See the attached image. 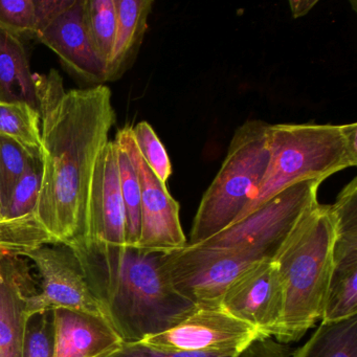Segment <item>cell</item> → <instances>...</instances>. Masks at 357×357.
Segmentation results:
<instances>
[{"label":"cell","instance_id":"ba28073f","mask_svg":"<svg viewBox=\"0 0 357 357\" xmlns=\"http://www.w3.org/2000/svg\"><path fill=\"white\" fill-rule=\"evenodd\" d=\"M264 337L256 328L227 310L220 303L196 304L183 321L148 336L142 344L173 352L237 355Z\"/></svg>","mask_w":357,"mask_h":357},{"label":"cell","instance_id":"6da1fadb","mask_svg":"<svg viewBox=\"0 0 357 357\" xmlns=\"http://www.w3.org/2000/svg\"><path fill=\"white\" fill-rule=\"evenodd\" d=\"M40 114L41 183L35 215L56 244L85 248L100 158L116 123L106 85L64 89L57 70L34 74Z\"/></svg>","mask_w":357,"mask_h":357},{"label":"cell","instance_id":"ac0fdd59","mask_svg":"<svg viewBox=\"0 0 357 357\" xmlns=\"http://www.w3.org/2000/svg\"><path fill=\"white\" fill-rule=\"evenodd\" d=\"M291 357H357V315L319 324L309 340L292 351Z\"/></svg>","mask_w":357,"mask_h":357},{"label":"cell","instance_id":"7c38bea8","mask_svg":"<svg viewBox=\"0 0 357 357\" xmlns=\"http://www.w3.org/2000/svg\"><path fill=\"white\" fill-rule=\"evenodd\" d=\"M84 9L85 0H66L60 11L39 26L35 39L52 50L66 70L96 86L108 82L107 70L91 45Z\"/></svg>","mask_w":357,"mask_h":357},{"label":"cell","instance_id":"7a4b0ae2","mask_svg":"<svg viewBox=\"0 0 357 357\" xmlns=\"http://www.w3.org/2000/svg\"><path fill=\"white\" fill-rule=\"evenodd\" d=\"M323 181H301L227 229L165 255L173 285L195 303H220L225 287L255 263L275 260L298 221L319 204Z\"/></svg>","mask_w":357,"mask_h":357},{"label":"cell","instance_id":"9c48e42d","mask_svg":"<svg viewBox=\"0 0 357 357\" xmlns=\"http://www.w3.org/2000/svg\"><path fill=\"white\" fill-rule=\"evenodd\" d=\"M114 141L128 154L141 187V229L135 248L168 255L185 248L188 240L181 227L178 202L142 158L132 127L120 129Z\"/></svg>","mask_w":357,"mask_h":357},{"label":"cell","instance_id":"4316f807","mask_svg":"<svg viewBox=\"0 0 357 357\" xmlns=\"http://www.w3.org/2000/svg\"><path fill=\"white\" fill-rule=\"evenodd\" d=\"M100 357H239L218 353L173 352L146 346L142 342H122L114 350Z\"/></svg>","mask_w":357,"mask_h":357},{"label":"cell","instance_id":"cb8c5ba5","mask_svg":"<svg viewBox=\"0 0 357 357\" xmlns=\"http://www.w3.org/2000/svg\"><path fill=\"white\" fill-rule=\"evenodd\" d=\"M0 28L22 39H35L37 33L35 0H0Z\"/></svg>","mask_w":357,"mask_h":357},{"label":"cell","instance_id":"7402d4cb","mask_svg":"<svg viewBox=\"0 0 357 357\" xmlns=\"http://www.w3.org/2000/svg\"><path fill=\"white\" fill-rule=\"evenodd\" d=\"M34 155L5 137H0V206L5 217L10 199L17 183L31 165Z\"/></svg>","mask_w":357,"mask_h":357},{"label":"cell","instance_id":"e0dca14e","mask_svg":"<svg viewBox=\"0 0 357 357\" xmlns=\"http://www.w3.org/2000/svg\"><path fill=\"white\" fill-rule=\"evenodd\" d=\"M0 102H24L39 110L35 76L22 39L1 28Z\"/></svg>","mask_w":357,"mask_h":357},{"label":"cell","instance_id":"d4e9b609","mask_svg":"<svg viewBox=\"0 0 357 357\" xmlns=\"http://www.w3.org/2000/svg\"><path fill=\"white\" fill-rule=\"evenodd\" d=\"M53 311L33 315L26 321L22 357H54Z\"/></svg>","mask_w":357,"mask_h":357},{"label":"cell","instance_id":"5bb4252c","mask_svg":"<svg viewBox=\"0 0 357 357\" xmlns=\"http://www.w3.org/2000/svg\"><path fill=\"white\" fill-rule=\"evenodd\" d=\"M30 286L20 257H0V357H22Z\"/></svg>","mask_w":357,"mask_h":357},{"label":"cell","instance_id":"f1b7e54d","mask_svg":"<svg viewBox=\"0 0 357 357\" xmlns=\"http://www.w3.org/2000/svg\"><path fill=\"white\" fill-rule=\"evenodd\" d=\"M5 217H3V211H1V206H0V221L3 220Z\"/></svg>","mask_w":357,"mask_h":357},{"label":"cell","instance_id":"277c9868","mask_svg":"<svg viewBox=\"0 0 357 357\" xmlns=\"http://www.w3.org/2000/svg\"><path fill=\"white\" fill-rule=\"evenodd\" d=\"M334 222L329 204H317L298 221L275 258L285 306L280 344L298 342L321 321L332 273Z\"/></svg>","mask_w":357,"mask_h":357},{"label":"cell","instance_id":"8fae6325","mask_svg":"<svg viewBox=\"0 0 357 357\" xmlns=\"http://www.w3.org/2000/svg\"><path fill=\"white\" fill-rule=\"evenodd\" d=\"M221 304L231 314L275 338L283 321L285 296L275 260L255 263L225 287Z\"/></svg>","mask_w":357,"mask_h":357},{"label":"cell","instance_id":"4fadbf2b","mask_svg":"<svg viewBox=\"0 0 357 357\" xmlns=\"http://www.w3.org/2000/svg\"><path fill=\"white\" fill-rule=\"evenodd\" d=\"M127 246L126 211L121 192L118 145L110 141L100 158L91 197L89 248Z\"/></svg>","mask_w":357,"mask_h":357},{"label":"cell","instance_id":"2e32d148","mask_svg":"<svg viewBox=\"0 0 357 357\" xmlns=\"http://www.w3.org/2000/svg\"><path fill=\"white\" fill-rule=\"evenodd\" d=\"M116 31L108 64V81L120 79L137 59L148 29L153 0H114Z\"/></svg>","mask_w":357,"mask_h":357},{"label":"cell","instance_id":"3957f363","mask_svg":"<svg viewBox=\"0 0 357 357\" xmlns=\"http://www.w3.org/2000/svg\"><path fill=\"white\" fill-rule=\"evenodd\" d=\"M75 252L123 342L166 331L195 309L173 285L164 254L128 246Z\"/></svg>","mask_w":357,"mask_h":357},{"label":"cell","instance_id":"52a82bcc","mask_svg":"<svg viewBox=\"0 0 357 357\" xmlns=\"http://www.w3.org/2000/svg\"><path fill=\"white\" fill-rule=\"evenodd\" d=\"M24 257L35 265L40 277V288L29 298L28 319L45 311L66 309L112 325L105 304L96 294L73 248L64 244H43Z\"/></svg>","mask_w":357,"mask_h":357},{"label":"cell","instance_id":"44dd1931","mask_svg":"<svg viewBox=\"0 0 357 357\" xmlns=\"http://www.w3.org/2000/svg\"><path fill=\"white\" fill-rule=\"evenodd\" d=\"M116 145L121 192L126 211L127 246L135 248L141 229V187L137 170L128 154L118 143Z\"/></svg>","mask_w":357,"mask_h":357},{"label":"cell","instance_id":"603a6c76","mask_svg":"<svg viewBox=\"0 0 357 357\" xmlns=\"http://www.w3.org/2000/svg\"><path fill=\"white\" fill-rule=\"evenodd\" d=\"M132 133L142 158L158 178L166 185L172 174V165L160 137L148 122L135 125Z\"/></svg>","mask_w":357,"mask_h":357},{"label":"cell","instance_id":"484cf974","mask_svg":"<svg viewBox=\"0 0 357 357\" xmlns=\"http://www.w3.org/2000/svg\"><path fill=\"white\" fill-rule=\"evenodd\" d=\"M40 183L41 162L40 158H37L14 189L5 218H20L34 213L38 202Z\"/></svg>","mask_w":357,"mask_h":357},{"label":"cell","instance_id":"9a60e30c","mask_svg":"<svg viewBox=\"0 0 357 357\" xmlns=\"http://www.w3.org/2000/svg\"><path fill=\"white\" fill-rule=\"evenodd\" d=\"M54 357H100L122 344L103 319L66 309L53 310Z\"/></svg>","mask_w":357,"mask_h":357},{"label":"cell","instance_id":"83f0119b","mask_svg":"<svg viewBox=\"0 0 357 357\" xmlns=\"http://www.w3.org/2000/svg\"><path fill=\"white\" fill-rule=\"evenodd\" d=\"M317 0H291L289 1L290 11L294 18L307 15L317 6Z\"/></svg>","mask_w":357,"mask_h":357},{"label":"cell","instance_id":"30bf717a","mask_svg":"<svg viewBox=\"0 0 357 357\" xmlns=\"http://www.w3.org/2000/svg\"><path fill=\"white\" fill-rule=\"evenodd\" d=\"M334 222L332 273L321 323L357 315V178L347 183L329 204Z\"/></svg>","mask_w":357,"mask_h":357},{"label":"cell","instance_id":"5b68a950","mask_svg":"<svg viewBox=\"0 0 357 357\" xmlns=\"http://www.w3.org/2000/svg\"><path fill=\"white\" fill-rule=\"evenodd\" d=\"M267 132L266 172L239 220L296 183L324 181L357 165L356 123L268 125Z\"/></svg>","mask_w":357,"mask_h":357},{"label":"cell","instance_id":"8992f818","mask_svg":"<svg viewBox=\"0 0 357 357\" xmlns=\"http://www.w3.org/2000/svg\"><path fill=\"white\" fill-rule=\"evenodd\" d=\"M268 125L250 120L238 127L220 170L202 196L187 244L204 241L239 220L266 172Z\"/></svg>","mask_w":357,"mask_h":357},{"label":"cell","instance_id":"ffe728a7","mask_svg":"<svg viewBox=\"0 0 357 357\" xmlns=\"http://www.w3.org/2000/svg\"><path fill=\"white\" fill-rule=\"evenodd\" d=\"M84 14L91 45L98 57L108 70L116 38V1L85 0Z\"/></svg>","mask_w":357,"mask_h":357},{"label":"cell","instance_id":"d6986e66","mask_svg":"<svg viewBox=\"0 0 357 357\" xmlns=\"http://www.w3.org/2000/svg\"><path fill=\"white\" fill-rule=\"evenodd\" d=\"M0 137L11 139L34 155L41 148L40 114L24 102H0Z\"/></svg>","mask_w":357,"mask_h":357}]
</instances>
